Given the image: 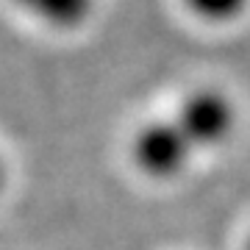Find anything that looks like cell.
<instances>
[{
  "label": "cell",
  "mask_w": 250,
  "mask_h": 250,
  "mask_svg": "<svg viewBox=\"0 0 250 250\" xmlns=\"http://www.w3.org/2000/svg\"><path fill=\"white\" fill-rule=\"evenodd\" d=\"M187 9L203 22H233L236 17H242L248 11L250 0H184Z\"/></svg>",
  "instance_id": "obj_4"
},
{
  "label": "cell",
  "mask_w": 250,
  "mask_h": 250,
  "mask_svg": "<svg viewBox=\"0 0 250 250\" xmlns=\"http://www.w3.org/2000/svg\"><path fill=\"white\" fill-rule=\"evenodd\" d=\"M245 250H250V239H248V245H245Z\"/></svg>",
  "instance_id": "obj_6"
},
{
  "label": "cell",
  "mask_w": 250,
  "mask_h": 250,
  "mask_svg": "<svg viewBox=\"0 0 250 250\" xmlns=\"http://www.w3.org/2000/svg\"><path fill=\"white\" fill-rule=\"evenodd\" d=\"M172 123L178 125V131L187 136L195 153H200L228 142V136L236 128V111L223 92L197 89L181 100Z\"/></svg>",
  "instance_id": "obj_1"
},
{
  "label": "cell",
  "mask_w": 250,
  "mask_h": 250,
  "mask_svg": "<svg viewBox=\"0 0 250 250\" xmlns=\"http://www.w3.org/2000/svg\"><path fill=\"white\" fill-rule=\"evenodd\" d=\"M134 164L153 181L178 178L195 159V147L187 142V136L178 131V125L170 120H156L139 128L131 145Z\"/></svg>",
  "instance_id": "obj_2"
},
{
  "label": "cell",
  "mask_w": 250,
  "mask_h": 250,
  "mask_svg": "<svg viewBox=\"0 0 250 250\" xmlns=\"http://www.w3.org/2000/svg\"><path fill=\"white\" fill-rule=\"evenodd\" d=\"M6 187V167H3V161H0V192Z\"/></svg>",
  "instance_id": "obj_5"
},
{
  "label": "cell",
  "mask_w": 250,
  "mask_h": 250,
  "mask_svg": "<svg viewBox=\"0 0 250 250\" xmlns=\"http://www.w3.org/2000/svg\"><path fill=\"white\" fill-rule=\"evenodd\" d=\"M14 6L50 28L72 31L92 17L95 0H14Z\"/></svg>",
  "instance_id": "obj_3"
}]
</instances>
